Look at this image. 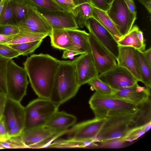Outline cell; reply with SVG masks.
Returning a JSON list of instances; mask_svg holds the SVG:
<instances>
[{
  "label": "cell",
  "mask_w": 151,
  "mask_h": 151,
  "mask_svg": "<svg viewBox=\"0 0 151 151\" xmlns=\"http://www.w3.org/2000/svg\"><path fill=\"white\" fill-rule=\"evenodd\" d=\"M60 60L48 54H33L24 62L31 86L39 98L52 100Z\"/></svg>",
  "instance_id": "obj_1"
},
{
  "label": "cell",
  "mask_w": 151,
  "mask_h": 151,
  "mask_svg": "<svg viewBox=\"0 0 151 151\" xmlns=\"http://www.w3.org/2000/svg\"><path fill=\"white\" fill-rule=\"evenodd\" d=\"M147 108L141 106L136 112L109 117L99 132L94 142H101L111 139L124 138L129 132L149 121Z\"/></svg>",
  "instance_id": "obj_2"
},
{
  "label": "cell",
  "mask_w": 151,
  "mask_h": 151,
  "mask_svg": "<svg viewBox=\"0 0 151 151\" xmlns=\"http://www.w3.org/2000/svg\"><path fill=\"white\" fill-rule=\"evenodd\" d=\"M95 118L111 116L137 112L142 105H138L113 95H101L95 92L89 101Z\"/></svg>",
  "instance_id": "obj_3"
},
{
  "label": "cell",
  "mask_w": 151,
  "mask_h": 151,
  "mask_svg": "<svg viewBox=\"0 0 151 151\" xmlns=\"http://www.w3.org/2000/svg\"><path fill=\"white\" fill-rule=\"evenodd\" d=\"M75 60V58L72 60H60L54 88L58 99L59 106L75 96L81 87L77 78Z\"/></svg>",
  "instance_id": "obj_4"
},
{
  "label": "cell",
  "mask_w": 151,
  "mask_h": 151,
  "mask_svg": "<svg viewBox=\"0 0 151 151\" xmlns=\"http://www.w3.org/2000/svg\"><path fill=\"white\" fill-rule=\"evenodd\" d=\"M59 105L52 100L39 98L24 107V129L44 127Z\"/></svg>",
  "instance_id": "obj_5"
},
{
  "label": "cell",
  "mask_w": 151,
  "mask_h": 151,
  "mask_svg": "<svg viewBox=\"0 0 151 151\" xmlns=\"http://www.w3.org/2000/svg\"><path fill=\"white\" fill-rule=\"evenodd\" d=\"M24 69L17 65L12 59L8 62L6 69L7 96L20 102L26 95L28 81Z\"/></svg>",
  "instance_id": "obj_6"
},
{
  "label": "cell",
  "mask_w": 151,
  "mask_h": 151,
  "mask_svg": "<svg viewBox=\"0 0 151 151\" xmlns=\"http://www.w3.org/2000/svg\"><path fill=\"white\" fill-rule=\"evenodd\" d=\"M3 116L5 122L8 136L15 137L21 135L24 127V107L20 102L7 96Z\"/></svg>",
  "instance_id": "obj_7"
},
{
  "label": "cell",
  "mask_w": 151,
  "mask_h": 151,
  "mask_svg": "<svg viewBox=\"0 0 151 151\" xmlns=\"http://www.w3.org/2000/svg\"><path fill=\"white\" fill-rule=\"evenodd\" d=\"M68 130L57 131L44 126L24 129L20 136L26 148H41L48 147Z\"/></svg>",
  "instance_id": "obj_8"
},
{
  "label": "cell",
  "mask_w": 151,
  "mask_h": 151,
  "mask_svg": "<svg viewBox=\"0 0 151 151\" xmlns=\"http://www.w3.org/2000/svg\"><path fill=\"white\" fill-rule=\"evenodd\" d=\"M106 12L122 37L129 31L137 19V13L129 10L124 0H114Z\"/></svg>",
  "instance_id": "obj_9"
},
{
  "label": "cell",
  "mask_w": 151,
  "mask_h": 151,
  "mask_svg": "<svg viewBox=\"0 0 151 151\" xmlns=\"http://www.w3.org/2000/svg\"><path fill=\"white\" fill-rule=\"evenodd\" d=\"M106 119L95 118L74 124L67 133L68 139L79 142L92 144L94 142Z\"/></svg>",
  "instance_id": "obj_10"
},
{
  "label": "cell",
  "mask_w": 151,
  "mask_h": 151,
  "mask_svg": "<svg viewBox=\"0 0 151 151\" xmlns=\"http://www.w3.org/2000/svg\"><path fill=\"white\" fill-rule=\"evenodd\" d=\"M89 34L91 54L99 74L104 73L116 65L117 63L115 58L92 33L89 32Z\"/></svg>",
  "instance_id": "obj_11"
},
{
  "label": "cell",
  "mask_w": 151,
  "mask_h": 151,
  "mask_svg": "<svg viewBox=\"0 0 151 151\" xmlns=\"http://www.w3.org/2000/svg\"><path fill=\"white\" fill-rule=\"evenodd\" d=\"M98 77L114 89L132 86L138 81L128 70L117 64L103 73Z\"/></svg>",
  "instance_id": "obj_12"
},
{
  "label": "cell",
  "mask_w": 151,
  "mask_h": 151,
  "mask_svg": "<svg viewBox=\"0 0 151 151\" xmlns=\"http://www.w3.org/2000/svg\"><path fill=\"white\" fill-rule=\"evenodd\" d=\"M16 25L20 31L46 34L49 36L52 29L46 20L37 12L35 5L29 10L24 19Z\"/></svg>",
  "instance_id": "obj_13"
},
{
  "label": "cell",
  "mask_w": 151,
  "mask_h": 151,
  "mask_svg": "<svg viewBox=\"0 0 151 151\" xmlns=\"http://www.w3.org/2000/svg\"><path fill=\"white\" fill-rule=\"evenodd\" d=\"M36 8L37 12L47 22L52 29H68L79 28L72 13L64 11H47L36 6Z\"/></svg>",
  "instance_id": "obj_14"
},
{
  "label": "cell",
  "mask_w": 151,
  "mask_h": 151,
  "mask_svg": "<svg viewBox=\"0 0 151 151\" xmlns=\"http://www.w3.org/2000/svg\"><path fill=\"white\" fill-rule=\"evenodd\" d=\"M85 26L115 58H117L119 45L112 35L93 17L88 19Z\"/></svg>",
  "instance_id": "obj_15"
},
{
  "label": "cell",
  "mask_w": 151,
  "mask_h": 151,
  "mask_svg": "<svg viewBox=\"0 0 151 151\" xmlns=\"http://www.w3.org/2000/svg\"><path fill=\"white\" fill-rule=\"evenodd\" d=\"M113 96L134 104L140 105L150 101L151 88L139 86L114 89Z\"/></svg>",
  "instance_id": "obj_16"
},
{
  "label": "cell",
  "mask_w": 151,
  "mask_h": 151,
  "mask_svg": "<svg viewBox=\"0 0 151 151\" xmlns=\"http://www.w3.org/2000/svg\"><path fill=\"white\" fill-rule=\"evenodd\" d=\"M75 68L79 84L80 86L88 83L99 73L91 53L81 54L75 58Z\"/></svg>",
  "instance_id": "obj_17"
},
{
  "label": "cell",
  "mask_w": 151,
  "mask_h": 151,
  "mask_svg": "<svg viewBox=\"0 0 151 151\" xmlns=\"http://www.w3.org/2000/svg\"><path fill=\"white\" fill-rule=\"evenodd\" d=\"M135 50V49L132 47L119 45V53L116 60L118 65L127 69L138 81H141Z\"/></svg>",
  "instance_id": "obj_18"
},
{
  "label": "cell",
  "mask_w": 151,
  "mask_h": 151,
  "mask_svg": "<svg viewBox=\"0 0 151 151\" xmlns=\"http://www.w3.org/2000/svg\"><path fill=\"white\" fill-rule=\"evenodd\" d=\"M76 121V118L74 115L58 111L51 116L45 126L55 131H64L73 126Z\"/></svg>",
  "instance_id": "obj_19"
},
{
  "label": "cell",
  "mask_w": 151,
  "mask_h": 151,
  "mask_svg": "<svg viewBox=\"0 0 151 151\" xmlns=\"http://www.w3.org/2000/svg\"><path fill=\"white\" fill-rule=\"evenodd\" d=\"M73 44L71 50L80 54L91 53L89 33L78 29H67Z\"/></svg>",
  "instance_id": "obj_20"
},
{
  "label": "cell",
  "mask_w": 151,
  "mask_h": 151,
  "mask_svg": "<svg viewBox=\"0 0 151 151\" xmlns=\"http://www.w3.org/2000/svg\"><path fill=\"white\" fill-rule=\"evenodd\" d=\"M49 36L51 45L54 48L65 50L72 47V42L67 29H52Z\"/></svg>",
  "instance_id": "obj_21"
},
{
  "label": "cell",
  "mask_w": 151,
  "mask_h": 151,
  "mask_svg": "<svg viewBox=\"0 0 151 151\" xmlns=\"http://www.w3.org/2000/svg\"><path fill=\"white\" fill-rule=\"evenodd\" d=\"M92 17L107 29L117 41L122 36L106 12L92 6Z\"/></svg>",
  "instance_id": "obj_22"
},
{
  "label": "cell",
  "mask_w": 151,
  "mask_h": 151,
  "mask_svg": "<svg viewBox=\"0 0 151 151\" xmlns=\"http://www.w3.org/2000/svg\"><path fill=\"white\" fill-rule=\"evenodd\" d=\"M139 29L137 25L133 26L129 31L117 41L119 45L131 47L142 52L144 51L146 44L142 43L138 38L137 32Z\"/></svg>",
  "instance_id": "obj_23"
},
{
  "label": "cell",
  "mask_w": 151,
  "mask_h": 151,
  "mask_svg": "<svg viewBox=\"0 0 151 151\" xmlns=\"http://www.w3.org/2000/svg\"><path fill=\"white\" fill-rule=\"evenodd\" d=\"M135 55L141 77V82L147 88L151 87V66L148 64L142 52L136 49Z\"/></svg>",
  "instance_id": "obj_24"
},
{
  "label": "cell",
  "mask_w": 151,
  "mask_h": 151,
  "mask_svg": "<svg viewBox=\"0 0 151 151\" xmlns=\"http://www.w3.org/2000/svg\"><path fill=\"white\" fill-rule=\"evenodd\" d=\"M72 13L78 27L83 28L88 19L92 17V6L89 3L80 4L75 6Z\"/></svg>",
  "instance_id": "obj_25"
},
{
  "label": "cell",
  "mask_w": 151,
  "mask_h": 151,
  "mask_svg": "<svg viewBox=\"0 0 151 151\" xmlns=\"http://www.w3.org/2000/svg\"><path fill=\"white\" fill-rule=\"evenodd\" d=\"M16 24L23 20L29 10L35 5L30 0H9Z\"/></svg>",
  "instance_id": "obj_26"
},
{
  "label": "cell",
  "mask_w": 151,
  "mask_h": 151,
  "mask_svg": "<svg viewBox=\"0 0 151 151\" xmlns=\"http://www.w3.org/2000/svg\"><path fill=\"white\" fill-rule=\"evenodd\" d=\"M48 36L46 34L35 33L20 31L13 39L6 44L7 45L24 43L43 40Z\"/></svg>",
  "instance_id": "obj_27"
},
{
  "label": "cell",
  "mask_w": 151,
  "mask_h": 151,
  "mask_svg": "<svg viewBox=\"0 0 151 151\" xmlns=\"http://www.w3.org/2000/svg\"><path fill=\"white\" fill-rule=\"evenodd\" d=\"M43 40L8 45L20 55H27L33 52L41 45Z\"/></svg>",
  "instance_id": "obj_28"
},
{
  "label": "cell",
  "mask_w": 151,
  "mask_h": 151,
  "mask_svg": "<svg viewBox=\"0 0 151 151\" xmlns=\"http://www.w3.org/2000/svg\"><path fill=\"white\" fill-rule=\"evenodd\" d=\"M88 83L99 94L104 95L113 94L114 89L100 79L98 77L92 79Z\"/></svg>",
  "instance_id": "obj_29"
},
{
  "label": "cell",
  "mask_w": 151,
  "mask_h": 151,
  "mask_svg": "<svg viewBox=\"0 0 151 151\" xmlns=\"http://www.w3.org/2000/svg\"><path fill=\"white\" fill-rule=\"evenodd\" d=\"M0 24L16 25V22L9 0H5L0 17Z\"/></svg>",
  "instance_id": "obj_30"
},
{
  "label": "cell",
  "mask_w": 151,
  "mask_h": 151,
  "mask_svg": "<svg viewBox=\"0 0 151 151\" xmlns=\"http://www.w3.org/2000/svg\"><path fill=\"white\" fill-rule=\"evenodd\" d=\"M151 121L145 124L134 128L129 131L126 135L123 138L126 142H132L137 139L150 128Z\"/></svg>",
  "instance_id": "obj_31"
},
{
  "label": "cell",
  "mask_w": 151,
  "mask_h": 151,
  "mask_svg": "<svg viewBox=\"0 0 151 151\" xmlns=\"http://www.w3.org/2000/svg\"><path fill=\"white\" fill-rule=\"evenodd\" d=\"M10 59L0 56V92L6 96V69L8 63Z\"/></svg>",
  "instance_id": "obj_32"
},
{
  "label": "cell",
  "mask_w": 151,
  "mask_h": 151,
  "mask_svg": "<svg viewBox=\"0 0 151 151\" xmlns=\"http://www.w3.org/2000/svg\"><path fill=\"white\" fill-rule=\"evenodd\" d=\"M90 144L85 142H79L69 139L57 140L51 143L48 147L73 148L83 147L89 146Z\"/></svg>",
  "instance_id": "obj_33"
},
{
  "label": "cell",
  "mask_w": 151,
  "mask_h": 151,
  "mask_svg": "<svg viewBox=\"0 0 151 151\" xmlns=\"http://www.w3.org/2000/svg\"><path fill=\"white\" fill-rule=\"evenodd\" d=\"M0 144L4 149L26 148L20 135L9 137L5 140L0 142Z\"/></svg>",
  "instance_id": "obj_34"
},
{
  "label": "cell",
  "mask_w": 151,
  "mask_h": 151,
  "mask_svg": "<svg viewBox=\"0 0 151 151\" xmlns=\"http://www.w3.org/2000/svg\"><path fill=\"white\" fill-rule=\"evenodd\" d=\"M35 5L43 9L49 11H64L52 0H30Z\"/></svg>",
  "instance_id": "obj_35"
},
{
  "label": "cell",
  "mask_w": 151,
  "mask_h": 151,
  "mask_svg": "<svg viewBox=\"0 0 151 151\" xmlns=\"http://www.w3.org/2000/svg\"><path fill=\"white\" fill-rule=\"evenodd\" d=\"M20 55L16 50L6 44H0V56L9 59H12Z\"/></svg>",
  "instance_id": "obj_36"
},
{
  "label": "cell",
  "mask_w": 151,
  "mask_h": 151,
  "mask_svg": "<svg viewBox=\"0 0 151 151\" xmlns=\"http://www.w3.org/2000/svg\"><path fill=\"white\" fill-rule=\"evenodd\" d=\"M18 27L15 25L0 24V34L6 35H14L19 32Z\"/></svg>",
  "instance_id": "obj_37"
},
{
  "label": "cell",
  "mask_w": 151,
  "mask_h": 151,
  "mask_svg": "<svg viewBox=\"0 0 151 151\" xmlns=\"http://www.w3.org/2000/svg\"><path fill=\"white\" fill-rule=\"evenodd\" d=\"M126 142L123 138L114 139L100 142L101 146L111 148H119L123 145Z\"/></svg>",
  "instance_id": "obj_38"
},
{
  "label": "cell",
  "mask_w": 151,
  "mask_h": 151,
  "mask_svg": "<svg viewBox=\"0 0 151 151\" xmlns=\"http://www.w3.org/2000/svg\"><path fill=\"white\" fill-rule=\"evenodd\" d=\"M56 4L63 10L72 13L75 7L72 2L67 0H52Z\"/></svg>",
  "instance_id": "obj_39"
},
{
  "label": "cell",
  "mask_w": 151,
  "mask_h": 151,
  "mask_svg": "<svg viewBox=\"0 0 151 151\" xmlns=\"http://www.w3.org/2000/svg\"><path fill=\"white\" fill-rule=\"evenodd\" d=\"M90 1L92 6L105 12L108 10L110 5L106 0H90Z\"/></svg>",
  "instance_id": "obj_40"
},
{
  "label": "cell",
  "mask_w": 151,
  "mask_h": 151,
  "mask_svg": "<svg viewBox=\"0 0 151 151\" xmlns=\"http://www.w3.org/2000/svg\"><path fill=\"white\" fill-rule=\"evenodd\" d=\"M9 137L4 118L2 116L0 119V142L5 140Z\"/></svg>",
  "instance_id": "obj_41"
},
{
  "label": "cell",
  "mask_w": 151,
  "mask_h": 151,
  "mask_svg": "<svg viewBox=\"0 0 151 151\" xmlns=\"http://www.w3.org/2000/svg\"><path fill=\"white\" fill-rule=\"evenodd\" d=\"M79 54H80L79 52L71 50H65L63 52L62 58L64 59H72L75 56Z\"/></svg>",
  "instance_id": "obj_42"
},
{
  "label": "cell",
  "mask_w": 151,
  "mask_h": 151,
  "mask_svg": "<svg viewBox=\"0 0 151 151\" xmlns=\"http://www.w3.org/2000/svg\"><path fill=\"white\" fill-rule=\"evenodd\" d=\"M7 96L0 92V119L3 116V112Z\"/></svg>",
  "instance_id": "obj_43"
},
{
  "label": "cell",
  "mask_w": 151,
  "mask_h": 151,
  "mask_svg": "<svg viewBox=\"0 0 151 151\" xmlns=\"http://www.w3.org/2000/svg\"><path fill=\"white\" fill-rule=\"evenodd\" d=\"M15 35H6L0 34V44H6L13 39Z\"/></svg>",
  "instance_id": "obj_44"
},
{
  "label": "cell",
  "mask_w": 151,
  "mask_h": 151,
  "mask_svg": "<svg viewBox=\"0 0 151 151\" xmlns=\"http://www.w3.org/2000/svg\"><path fill=\"white\" fill-rule=\"evenodd\" d=\"M124 1L129 10L132 13H136V7L133 1L132 0H124Z\"/></svg>",
  "instance_id": "obj_45"
},
{
  "label": "cell",
  "mask_w": 151,
  "mask_h": 151,
  "mask_svg": "<svg viewBox=\"0 0 151 151\" xmlns=\"http://www.w3.org/2000/svg\"><path fill=\"white\" fill-rule=\"evenodd\" d=\"M143 55L147 61L151 66V47L142 52Z\"/></svg>",
  "instance_id": "obj_46"
},
{
  "label": "cell",
  "mask_w": 151,
  "mask_h": 151,
  "mask_svg": "<svg viewBox=\"0 0 151 151\" xmlns=\"http://www.w3.org/2000/svg\"><path fill=\"white\" fill-rule=\"evenodd\" d=\"M139 3L143 5L149 13H151V0H138Z\"/></svg>",
  "instance_id": "obj_47"
},
{
  "label": "cell",
  "mask_w": 151,
  "mask_h": 151,
  "mask_svg": "<svg viewBox=\"0 0 151 151\" xmlns=\"http://www.w3.org/2000/svg\"><path fill=\"white\" fill-rule=\"evenodd\" d=\"M72 2L75 6L84 3L90 4V0H72Z\"/></svg>",
  "instance_id": "obj_48"
},
{
  "label": "cell",
  "mask_w": 151,
  "mask_h": 151,
  "mask_svg": "<svg viewBox=\"0 0 151 151\" xmlns=\"http://www.w3.org/2000/svg\"><path fill=\"white\" fill-rule=\"evenodd\" d=\"M137 36L140 42L143 44L145 43V41L144 38L143 32L139 29L138 31Z\"/></svg>",
  "instance_id": "obj_49"
},
{
  "label": "cell",
  "mask_w": 151,
  "mask_h": 151,
  "mask_svg": "<svg viewBox=\"0 0 151 151\" xmlns=\"http://www.w3.org/2000/svg\"><path fill=\"white\" fill-rule=\"evenodd\" d=\"M5 0H2L0 3V17L2 12Z\"/></svg>",
  "instance_id": "obj_50"
},
{
  "label": "cell",
  "mask_w": 151,
  "mask_h": 151,
  "mask_svg": "<svg viewBox=\"0 0 151 151\" xmlns=\"http://www.w3.org/2000/svg\"><path fill=\"white\" fill-rule=\"evenodd\" d=\"M114 0H106L107 2L110 4H111Z\"/></svg>",
  "instance_id": "obj_51"
},
{
  "label": "cell",
  "mask_w": 151,
  "mask_h": 151,
  "mask_svg": "<svg viewBox=\"0 0 151 151\" xmlns=\"http://www.w3.org/2000/svg\"><path fill=\"white\" fill-rule=\"evenodd\" d=\"M4 149V148L0 144V149Z\"/></svg>",
  "instance_id": "obj_52"
},
{
  "label": "cell",
  "mask_w": 151,
  "mask_h": 151,
  "mask_svg": "<svg viewBox=\"0 0 151 151\" xmlns=\"http://www.w3.org/2000/svg\"><path fill=\"white\" fill-rule=\"evenodd\" d=\"M67 0L72 2V0Z\"/></svg>",
  "instance_id": "obj_53"
},
{
  "label": "cell",
  "mask_w": 151,
  "mask_h": 151,
  "mask_svg": "<svg viewBox=\"0 0 151 151\" xmlns=\"http://www.w3.org/2000/svg\"><path fill=\"white\" fill-rule=\"evenodd\" d=\"M2 0H0V3L1 2V1Z\"/></svg>",
  "instance_id": "obj_54"
}]
</instances>
